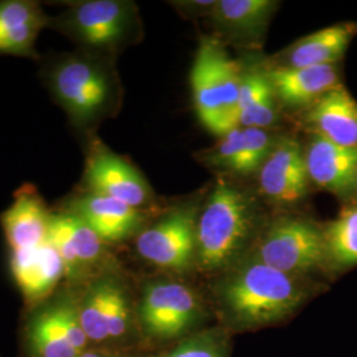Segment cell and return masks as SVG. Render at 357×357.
Returning a JSON list of instances; mask_svg holds the SVG:
<instances>
[{"instance_id": "9a60e30c", "label": "cell", "mask_w": 357, "mask_h": 357, "mask_svg": "<svg viewBox=\"0 0 357 357\" xmlns=\"http://www.w3.org/2000/svg\"><path fill=\"white\" fill-rule=\"evenodd\" d=\"M10 270L26 307L45 301L65 282L64 262L50 243L11 253Z\"/></svg>"}, {"instance_id": "52a82bcc", "label": "cell", "mask_w": 357, "mask_h": 357, "mask_svg": "<svg viewBox=\"0 0 357 357\" xmlns=\"http://www.w3.org/2000/svg\"><path fill=\"white\" fill-rule=\"evenodd\" d=\"M47 29L63 35L79 50L105 54L134 36L135 6L122 0L70 1L64 11L48 17Z\"/></svg>"}, {"instance_id": "3957f363", "label": "cell", "mask_w": 357, "mask_h": 357, "mask_svg": "<svg viewBox=\"0 0 357 357\" xmlns=\"http://www.w3.org/2000/svg\"><path fill=\"white\" fill-rule=\"evenodd\" d=\"M78 287V314L90 347L142 348L138 295L109 264Z\"/></svg>"}, {"instance_id": "8992f818", "label": "cell", "mask_w": 357, "mask_h": 357, "mask_svg": "<svg viewBox=\"0 0 357 357\" xmlns=\"http://www.w3.org/2000/svg\"><path fill=\"white\" fill-rule=\"evenodd\" d=\"M205 310L196 291L169 277L143 283L138 294V324L142 344H175L200 331Z\"/></svg>"}, {"instance_id": "ac0fdd59", "label": "cell", "mask_w": 357, "mask_h": 357, "mask_svg": "<svg viewBox=\"0 0 357 357\" xmlns=\"http://www.w3.org/2000/svg\"><path fill=\"white\" fill-rule=\"evenodd\" d=\"M305 123L315 135L347 149H357V102L343 85L308 106Z\"/></svg>"}, {"instance_id": "ba28073f", "label": "cell", "mask_w": 357, "mask_h": 357, "mask_svg": "<svg viewBox=\"0 0 357 357\" xmlns=\"http://www.w3.org/2000/svg\"><path fill=\"white\" fill-rule=\"evenodd\" d=\"M252 258L283 273L305 277L326 265L324 233L305 218H282L261 236Z\"/></svg>"}, {"instance_id": "e0dca14e", "label": "cell", "mask_w": 357, "mask_h": 357, "mask_svg": "<svg viewBox=\"0 0 357 357\" xmlns=\"http://www.w3.org/2000/svg\"><path fill=\"white\" fill-rule=\"evenodd\" d=\"M310 181L326 191L343 195L356 188L357 149H347L314 135L305 150Z\"/></svg>"}, {"instance_id": "8fae6325", "label": "cell", "mask_w": 357, "mask_h": 357, "mask_svg": "<svg viewBox=\"0 0 357 357\" xmlns=\"http://www.w3.org/2000/svg\"><path fill=\"white\" fill-rule=\"evenodd\" d=\"M86 143L82 190L109 196L141 211L153 202V191L135 167L94 137Z\"/></svg>"}, {"instance_id": "277c9868", "label": "cell", "mask_w": 357, "mask_h": 357, "mask_svg": "<svg viewBox=\"0 0 357 357\" xmlns=\"http://www.w3.org/2000/svg\"><path fill=\"white\" fill-rule=\"evenodd\" d=\"M255 229L252 199L220 180L197 218L195 265L204 273L227 271L240 262Z\"/></svg>"}, {"instance_id": "7a4b0ae2", "label": "cell", "mask_w": 357, "mask_h": 357, "mask_svg": "<svg viewBox=\"0 0 357 357\" xmlns=\"http://www.w3.org/2000/svg\"><path fill=\"white\" fill-rule=\"evenodd\" d=\"M103 54L75 48L40 56L38 77L69 125L86 139L113 112L116 82Z\"/></svg>"}, {"instance_id": "f1b7e54d", "label": "cell", "mask_w": 357, "mask_h": 357, "mask_svg": "<svg viewBox=\"0 0 357 357\" xmlns=\"http://www.w3.org/2000/svg\"><path fill=\"white\" fill-rule=\"evenodd\" d=\"M356 190H357V180H356Z\"/></svg>"}, {"instance_id": "4fadbf2b", "label": "cell", "mask_w": 357, "mask_h": 357, "mask_svg": "<svg viewBox=\"0 0 357 357\" xmlns=\"http://www.w3.org/2000/svg\"><path fill=\"white\" fill-rule=\"evenodd\" d=\"M52 211L35 184H23L13 203L0 215V225L10 253L35 249L48 243Z\"/></svg>"}, {"instance_id": "cb8c5ba5", "label": "cell", "mask_w": 357, "mask_h": 357, "mask_svg": "<svg viewBox=\"0 0 357 357\" xmlns=\"http://www.w3.org/2000/svg\"><path fill=\"white\" fill-rule=\"evenodd\" d=\"M277 7L270 0H220L212 7L217 23L230 32L249 36L258 35Z\"/></svg>"}, {"instance_id": "7402d4cb", "label": "cell", "mask_w": 357, "mask_h": 357, "mask_svg": "<svg viewBox=\"0 0 357 357\" xmlns=\"http://www.w3.org/2000/svg\"><path fill=\"white\" fill-rule=\"evenodd\" d=\"M356 33L355 23H343L320 29L291 45L284 57L286 65L283 66L307 68L335 65L343 57Z\"/></svg>"}, {"instance_id": "5b68a950", "label": "cell", "mask_w": 357, "mask_h": 357, "mask_svg": "<svg viewBox=\"0 0 357 357\" xmlns=\"http://www.w3.org/2000/svg\"><path fill=\"white\" fill-rule=\"evenodd\" d=\"M90 345L78 314V287L64 282L50 298L26 307L20 357H81Z\"/></svg>"}, {"instance_id": "7c38bea8", "label": "cell", "mask_w": 357, "mask_h": 357, "mask_svg": "<svg viewBox=\"0 0 357 357\" xmlns=\"http://www.w3.org/2000/svg\"><path fill=\"white\" fill-rule=\"evenodd\" d=\"M85 221L103 243H119L137 236L144 222V212L96 192L81 190L60 208Z\"/></svg>"}, {"instance_id": "44dd1931", "label": "cell", "mask_w": 357, "mask_h": 357, "mask_svg": "<svg viewBox=\"0 0 357 357\" xmlns=\"http://www.w3.org/2000/svg\"><path fill=\"white\" fill-rule=\"evenodd\" d=\"M215 41L204 40L197 51L192 66V94L202 123L211 132L224 137L234 128H230L224 115L215 65Z\"/></svg>"}, {"instance_id": "83f0119b", "label": "cell", "mask_w": 357, "mask_h": 357, "mask_svg": "<svg viewBox=\"0 0 357 357\" xmlns=\"http://www.w3.org/2000/svg\"><path fill=\"white\" fill-rule=\"evenodd\" d=\"M81 357H149L142 348H103L90 347Z\"/></svg>"}, {"instance_id": "4316f807", "label": "cell", "mask_w": 357, "mask_h": 357, "mask_svg": "<svg viewBox=\"0 0 357 357\" xmlns=\"http://www.w3.org/2000/svg\"><path fill=\"white\" fill-rule=\"evenodd\" d=\"M215 65L224 115L230 128H237V105L243 77L238 75V68L236 63L230 60L228 54L221 50V47L217 43L215 45Z\"/></svg>"}, {"instance_id": "2e32d148", "label": "cell", "mask_w": 357, "mask_h": 357, "mask_svg": "<svg viewBox=\"0 0 357 357\" xmlns=\"http://www.w3.org/2000/svg\"><path fill=\"white\" fill-rule=\"evenodd\" d=\"M48 17L33 0H0V54L38 61L36 41Z\"/></svg>"}, {"instance_id": "484cf974", "label": "cell", "mask_w": 357, "mask_h": 357, "mask_svg": "<svg viewBox=\"0 0 357 357\" xmlns=\"http://www.w3.org/2000/svg\"><path fill=\"white\" fill-rule=\"evenodd\" d=\"M231 333L221 326L205 327L149 357H230Z\"/></svg>"}, {"instance_id": "30bf717a", "label": "cell", "mask_w": 357, "mask_h": 357, "mask_svg": "<svg viewBox=\"0 0 357 357\" xmlns=\"http://www.w3.org/2000/svg\"><path fill=\"white\" fill-rule=\"evenodd\" d=\"M48 243L64 262L65 282L73 286H81L112 264L107 243L85 221L60 208L52 211Z\"/></svg>"}, {"instance_id": "5bb4252c", "label": "cell", "mask_w": 357, "mask_h": 357, "mask_svg": "<svg viewBox=\"0 0 357 357\" xmlns=\"http://www.w3.org/2000/svg\"><path fill=\"white\" fill-rule=\"evenodd\" d=\"M305 151L294 139L275 143L259 168V188L277 203H295L306 196L310 187Z\"/></svg>"}, {"instance_id": "d6986e66", "label": "cell", "mask_w": 357, "mask_h": 357, "mask_svg": "<svg viewBox=\"0 0 357 357\" xmlns=\"http://www.w3.org/2000/svg\"><path fill=\"white\" fill-rule=\"evenodd\" d=\"M282 102L311 106L340 84L336 65L290 68L278 66L265 73Z\"/></svg>"}, {"instance_id": "9c48e42d", "label": "cell", "mask_w": 357, "mask_h": 357, "mask_svg": "<svg viewBox=\"0 0 357 357\" xmlns=\"http://www.w3.org/2000/svg\"><path fill=\"white\" fill-rule=\"evenodd\" d=\"M197 211L181 206L169 211L135 236L142 259L162 270L184 273L196 261Z\"/></svg>"}, {"instance_id": "603a6c76", "label": "cell", "mask_w": 357, "mask_h": 357, "mask_svg": "<svg viewBox=\"0 0 357 357\" xmlns=\"http://www.w3.org/2000/svg\"><path fill=\"white\" fill-rule=\"evenodd\" d=\"M275 91L265 73H255L241 78L237 105L238 128L266 130L277 121Z\"/></svg>"}, {"instance_id": "6da1fadb", "label": "cell", "mask_w": 357, "mask_h": 357, "mask_svg": "<svg viewBox=\"0 0 357 357\" xmlns=\"http://www.w3.org/2000/svg\"><path fill=\"white\" fill-rule=\"evenodd\" d=\"M305 277H296L250 258L227 270L216 289L218 326L231 335L280 324L311 295Z\"/></svg>"}, {"instance_id": "d4e9b609", "label": "cell", "mask_w": 357, "mask_h": 357, "mask_svg": "<svg viewBox=\"0 0 357 357\" xmlns=\"http://www.w3.org/2000/svg\"><path fill=\"white\" fill-rule=\"evenodd\" d=\"M326 266L342 271L357 265V206L344 209L323 229Z\"/></svg>"}, {"instance_id": "ffe728a7", "label": "cell", "mask_w": 357, "mask_h": 357, "mask_svg": "<svg viewBox=\"0 0 357 357\" xmlns=\"http://www.w3.org/2000/svg\"><path fill=\"white\" fill-rule=\"evenodd\" d=\"M275 143L264 128H237L222 137L206 159L212 166L249 175L259 171Z\"/></svg>"}]
</instances>
